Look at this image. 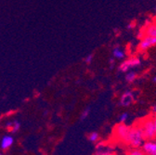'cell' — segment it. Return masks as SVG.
Masks as SVG:
<instances>
[{
  "label": "cell",
  "mask_w": 156,
  "mask_h": 155,
  "mask_svg": "<svg viewBox=\"0 0 156 155\" xmlns=\"http://www.w3.org/2000/svg\"><path fill=\"white\" fill-rule=\"evenodd\" d=\"M153 81H154V82H156V76H154V77H153Z\"/></svg>",
  "instance_id": "cell-21"
},
{
  "label": "cell",
  "mask_w": 156,
  "mask_h": 155,
  "mask_svg": "<svg viewBox=\"0 0 156 155\" xmlns=\"http://www.w3.org/2000/svg\"><path fill=\"white\" fill-rule=\"evenodd\" d=\"M145 139L143 137L142 131L139 125H135L133 127H130V131L126 139V144L132 147L133 149H139L142 147Z\"/></svg>",
  "instance_id": "cell-1"
},
{
  "label": "cell",
  "mask_w": 156,
  "mask_h": 155,
  "mask_svg": "<svg viewBox=\"0 0 156 155\" xmlns=\"http://www.w3.org/2000/svg\"><path fill=\"white\" fill-rule=\"evenodd\" d=\"M156 46V37L154 36H149L145 35L143 38H141L140 44H139V49L140 51H146L153 47Z\"/></svg>",
  "instance_id": "cell-5"
},
{
  "label": "cell",
  "mask_w": 156,
  "mask_h": 155,
  "mask_svg": "<svg viewBox=\"0 0 156 155\" xmlns=\"http://www.w3.org/2000/svg\"><path fill=\"white\" fill-rule=\"evenodd\" d=\"M136 79V73L133 71H130L128 72H126V80L128 83H133L135 80Z\"/></svg>",
  "instance_id": "cell-12"
},
{
  "label": "cell",
  "mask_w": 156,
  "mask_h": 155,
  "mask_svg": "<svg viewBox=\"0 0 156 155\" xmlns=\"http://www.w3.org/2000/svg\"><path fill=\"white\" fill-rule=\"evenodd\" d=\"M140 60L139 58L132 57V58H129V59H126L122 61V62L119 64L118 70L121 72H128L132 69L140 66Z\"/></svg>",
  "instance_id": "cell-4"
},
{
  "label": "cell",
  "mask_w": 156,
  "mask_h": 155,
  "mask_svg": "<svg viewBox=\"0 0 156 155\" xmlns=\"http://www.w3.org/2000/svg\"><path fill=\"white\" fill-rule=\"evenodd\" d=\"M135 101V95L131 91H126L120 98V105L123 107H128Z\"/></svg>",
  "instance_id": "cell-6"
},
{
  "label": "cell",
  "mask_w": 156,
  "mask_h": 155,
  "mask_svg": "<svg viewBox=\"0 0 156 155\" xmlns=\"http://www.w3.org/2000/svg\"><path fill=\"white\" fill-rule=\"evenodd\" d=\"M13 141H14V139L11 136H5L1 140V149L2 150L9 149L13 144Z\"/></svg>",
  "instance_id": "cell-9"
},
{
  "label": "cell",
  "mask_w": 156,
  "mask_h": 155,
  "mask_svg": "<svg viewBox=\"0 0 156 155\" xmlns=\"http://www.w3.org/2000/svg\"><path fill=\"white\" fill-rule=\"evenodd\" d=\"M138 125H140L145 140H153L156 138L155 127L153 123V115H150L141 119Z\"/></svg>",
  "instance_id": "cell-2"
},
{
  "label": "cell",
  "mask_w": 156,
  "mask_h": 155,
  "mask_svg": "<svg viewBox=\"0 0 156 155\" xmlns=\"http://www.w3.org/2000/svg\"><path fill=\"white\" fill-rule=\"evenodd\" d=\"M99 139H100V136H99V134H98L97 132H92L88 136V139L91 142H97L98 140H99Z\"/></svg>",
  "instance_id": "cell-13"
},
{
  "label": "cell",
  "mask_w": 156,
  "mask_h": 155,
  "mask_svg": "<svg viewBox=\"0 0 156 155\" xmlns=\"http://www.w3.org/2000/svg\"><path fill=\"white\" fill-rule=\"evenodd\" d=\"M92 61H93V55H92V54L87 55V56L86 57V59H85V62H86L87 64L91 63V62H92Z\"/></svg>",
  "instance_id": "cell-17"
},
{
  "label": "cell",
  "mask_w": 156,
  "mask_h": 155,
  "mask_svg": "<svg viewBox=\"0 0 156 155\" xmlns=\"http://www.w3.org/2000/svg\"><path fill=\"white\" fill-rule=\"evenodd\" d=\"M127 155H145V153L142 151V150L140 149H132L127 152Z\"/></svg>",
  "instance_id": "cell-14"
},
{
  "label": "cell",
  "mask_w": 156,
  "mask_h": 155,
  "mask_svg": "<svg viewBox=\"0 0 156 155\" xmlns=\"http://www.w3.org/2000/svg\"><path fill=\"white\" fill-rule=\"evenodd\" d=\"M153 123H154V127H155V133H156V114L153 115Z\"/></svg>",
  "instance_id": "cell-19"
},
{
  "label": "cell",
  "mask_w": 156,
  "mask_h": 155,
  "mask_svg": "<svg viewBox=\"0 0 156 155\" xmlns=\"http://www.w3.org/2000/svg\"><path fill=\"white\" fill-rule=\"evenodd\" d=\"M8 128L12 132V133H16L20 127H21V125H20V123L18 121H14V122H11V123H9L8 125Z\"/></svg>",
  "instance_id": "cell-11"
},
{
  "label": "cell",
  "mask_w": 156,
  "mask_h": 155,
  "mask_svg": "<svg viewBox=\"0 0 156 155\" xmlns=\"http://www.w3.org/2000/svg\"><path fill=\"white\" fill-rule=\"evenodd\" d=\"M129 131H130L129 126H127L124 123H120L119 125H117L114 127L113 136H114V138L117 140L126 143V139H127V137H128Z\"/></svg>",
  "instance_id": "cell-3"
},
{
  "label": "cell",
  "mask_w": 156,
  "mask_h": 155,
  "mask_svg": "<svg viewBox=\"0 0 156 155\" xmlns=\"http://www.w3.org/2000/svg\"><path fill=\"white\" fill-rule=\"evenodd\" d=\"M127 118H128V113H126V112H124V113H122V114L119 116V120H120L121 123L126 122V121L127 120Z\"/></svg>",
  "instance_id": "cell-16"
},
{
  "label": "cell",
  "mask_w": 156,
  "mask_h": 155,
  "mask_svg": "<svg viewBox=\"0 0 156 155\" xmlns=\"http://www.w3.org/2000/svg\"><path fill=\"white\" fill-rule=\"evenodd\" d=\"M89 112H90V109L89 108H87L83 111L82 114H81V120H85L87 118V116L89 115Z\"/></svg>",
  "instance_id": "cell-15"
},
{
  "label": "cell",
  "mask_w": 156,
  "mask_h": 155,
  "mask_svg": "<svg viewBox=\"0 0 156 155\" xmlns=\"http://www.w3.org/2000/svg\"><path fill=\"white\" fill-rule=\"evenodd\" d=\"M95 155H116L113 152H110V151H102V152H99Z\"/></svg>",
  "instance_id": "cell-18"
},
{
  "label": "cell",
  "mask_w": 156,
  "mask_h": 155,
  "mask_svg": "<svg viewBox=\"0 0 156 155\" xmlns=\"http://www.w3.org/2000/svg\"><path fill=\"white\" fill-rule=\"evenodd\" d=\"M0 155H2V154H0Z\"/></svg>",
  "instance_id": "cell-23"
},
{
  "label": "cell",
  "mask_w": 156,
  "mask_h": 155,
  "mask_svg": "<svg viewBox=\"0 0 156 155\" xmlns=\"http://www.w3.org/2000/svg\"><path fill=\"white\" fill-rule=\"evenodd\" d=\"M154 11H155V12H156V6H155V7H154Z\"/></svg>",
  "instance_id": "cell-22"
},
{
  "label": "cell",
  "mask_w": 156,
  "mask_h": 155,
  "mask_svg": "<svg viewBox=\"0 0 156 155\" xmlns=\"http://www.w3.org/2000/svg\"><path fill=\"white\" fill-rule=\"evenodd\" d=\"M144 34L156 37V23H151L144 29Z\"/></svg>",
  "instance_id": "cell-10"
},
{
  "label": "cell",
  "mask_w": 156,
  "mask_h": 155,
  "mask_svg": "<svg viewBox=\"0 0 156 155\" xmlns=\"http://www.w3.org/2000/svg\"><path fill=\"white\" fill-rule=\"evenodd\" d=\"M152 112H153L154 114H156V105H154V106L152 107Z\"/></svg>",
  "instance_id": "cell-20"
},
{
  "label": "cell",
  "mask_w": 156,
  "mask_h": 155,
  "mask_svg": "<svg viewBox=\"0 0 156 155\" xmlns=\"http://www.w3.org/2000/svg\"><path fill=\"white\" fill-rule=\"evenodd\" d=\"M112 54L113 59L120 60V61L126 60V54L125 50L119 46H116L112 49Z\"/></svg>",
  "instance_id": "cell-8"
},
{
  "label": "cell",
  "mask_w": 156,
  "mask_h": 155,
  "mask_svg": "<svg viewBox=\"0 0 156 155\" xmlns=\"http://www.w3.org/2000/svg\"><path fill=\"white\" fill-rule=\"evenodd\" d=\"M141 150L145 155H156V141L146 140L143 143Z\"/></svg>",
  "instance_id": "cell-7"
}]
</instances>
